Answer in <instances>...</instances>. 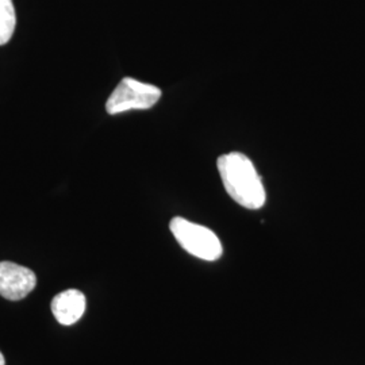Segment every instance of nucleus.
I'll use <instances>...</instances> for the list:
<instances>
[{
	"instance_id": "nucleus-1",
	"label": "nucleus",
	"mask_w": 365,
	"mask_h": 365,
	"mask_svg": "<svg viewBox=\"0 0 365 365\" xmlns=\"http://www.w3.org/2000/svg\"><path fill=\"white\" fill-rule=\"evenodd\" d=\"M217 165L225 190L235 202L248 210H259L264 206L265 190L249 157L232 152L220 157Z\"/></svg>"
},
{
	"instance_id": "nucleus-2",
	"label": "nucleus",
	"mask_w": 365,
	"mask_h": 365,
	"mask_svg": "<svg viewBox=\"0 0 365 365\" xmlns=\"http://www.w3.org/2000/svg\"><path fill=\"white\" fill-rule=\"evenodd\" d=\"M170 229L180 247L190 255L206 261H215L221 257V241L207 227L176 217L170 221Z\"/></svg>"
},
{
	"instance_id": "nucleus-3",
	"label": "nucleus",
	"mask_w": 365,
	"mask_h": 365,
	"mask_svg": "<svg viewBox=\"0 0 365 365\" xmlns=\"http://www.w3.org/2000/svg\"><path fill=\"white\" fill-rule=\"evenodd\" d=\"M161 98V90L138 81L135 78H125L110 95L106 103V110L110 115H117L130 110H148L156 105Z\"/></svg>"
},
{
	"instance_id": "nucleus-4",
	"label": "nucleus",
	"mask_w": 365,
	"mask_h": 365,
	"mask_svg": "<svg viewBox=\"0 0 365 365\" xmlns=\"http://www.w3.org/2000/svg\"><path fill=\"white\" fill-rule=\"evenodd\" d=\"M36 286L37 276L31 269L11 261L0 262V295L4 299H24Z\"/></svg>"
},
{
	"instance_id": "nucleus-5",
	"label": "nucleus",
	"mask_w": 365,
	"mask_h": 365,
	"mask_svg": "<svg viewBox=\"0 0 365 365\" xmlns=\"http://www.w3.org/2000/svg\"><path fill=\"white\" fill-rule=\"evenodd\" d=\"M86 295L78 289H66L52 300V312L58 324L71 327L86 313Z\"/></svg>"
},
{
	"instance_id": "nucleus-6",
	"label": "nucleus",
	"mask_w": 365,
	"mask_h": 365,
	"mask_svg": "<svg viewBox=\"0 0 365 365\" xmlns=\"http://www.w3.org/2000/svg\"><path fill=\"white\" fill-rule=\"evenodd\" d=\"M16 26V15L13 0H0V46L6 45Z\"/></svg>"
},
{
	"instance_id": "nucleus-7",
	"label": "nucleus",
	"mask_w": 365,
	"mask_h": 365,
	"mask_svg": "<svg viewBox=\"0 0 365 365\" xmlns=\"http://www.w3.org/2000/svg\"><path fill=\"white\" fill-rule=\"evenodd\" d=\"M0 365H6V361H4V357H3L1 352H0Z\"/></svg>"
}]
</instances>
